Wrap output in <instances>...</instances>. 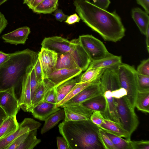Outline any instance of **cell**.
I'll list each match as a JSON object with an SVG mask.
<instances>
[{
	"label": "cell",
	"instance_id": "cell-1",
	"mask_svg": "<svg viewBox=\"0 0 149 149\" xmlns=\"http://www.w3.org/2000/svg\"><path fill=\"white\" fill-rule=\"evenodd\" d=\"M73 5L81 19L104 40L116 42L125 36V28L115 10L110 12L88 0H75Z\"/></svg>",
	"mask_w": 149,
	"mask_h": 149
},
{
	"label": "cell",
	"instance_id": "cell-2",
	"mask_svg": "<svg viewBox=\"0 0 149 149\" xmlns=\"http://www.w3.org/2000/svg\"><path fill=\"white\" fill-rule=\"evenodd\" d=\"M38 57L37 52L27 49L10 53L9 58L0 65V91L11 93L18 101L20 108L23 99V80Z\"/></svg>",
	"mask_w": 149,
	"mask_h": 149
},
{
	"label": "cell",
	"instance_id": "cell-3",
	"mask_svg": "<svg viewBox=\"0 0 149 149\" xmlns=\"http://www.w3.org/2000/svg\"><path fill=\"white\" fill-rule=\"evenodd\" d=\"M68 149H104L100 139V128L90 120H63L58 126Z\"/></svg>",
	"mask_w": 149,
	"mask_h": 149
},
{
	"label": "cell",
	"instance_id": "cell-4",
	"mask_svg": "<svg viewBox=\"0 0 149 149\" xmlns=\"http://www.w3.org/2000/svg\"><path fill=\"white\" fill-rule=\"evenodd\" d=\"M116 67L104 69L99 78L102 94L104 97L106 106L102 115L105 119L120 123L112 91L121 87Z\"/></svg>",
	"mask_w": 149,
	"mask_h": 149
},
{
	"label": "cell",
	"instance_id": "cell-5",
	"mask_svg": "<svg viewBox=\"0 0 149 149\" xmlns=\"http://www.w3.org/2000/svg\"><path fill=\"white\" fill-rule=\"evenodd\" d=\"M121 87L127 92L125 96L132 108L134 109L137 94L138 91V74L133 66L121 63L116 68Z\"/></svg>",
	"mask_w": 149,
	"mask_h": 149
},
{
	"label": "cell",
	"instance_id": "cell-6",
	"mask_svg": "<svg viewBox=\"0 0 149 149\" xmlns=\"http://www.w3.org/2000/svg\"><path fill=\"white\" fill-rule=\"evenodd\" d=\"M120 123L131 135L139 123L134 109L132 108L125 96L119 98H114Z\"/></svg>",
	"mask_w": 149,
	"mask_h": 149
},
{
	"label": "cell",
	"instance_id": "cell-7",
	"mask_svg": "<svg viewBox=\"0 0 149 149\" xmlns=\"http://www.w3.org/2000/svg\"><path fill=\"white\" fill-rule=\"evenodd\" d=\"M79 43L87 53L91 62L100 60L111 54L103 43L91 35L79 36Z\"/></svg>",
	"mask_w": 149,
	"mask_h": 149
},
{
	"label": "cell",
	"instance_id": "cell-8",
	"mask_svg": "<svg viewBox=\"0 0 149 149\" xmlns=\"http://www.w3.org/2000/svg\"><path fill=\"white\" fill-rule=\"evenodd\" d=\"M76 39L69 40L61 36L45 38L42 41V47L53 51L58 55L71 52L74 48Z\"/></svg>",
	"mask_w": 149,
	"mask_h": 149
},
{
	"label": "cell",
	"instance_id": "cell-9",
	"mask_svg": "<svg viewBox=\"0 0 149 149\" xmlns=\"http://www.w3.org/2000/svg\"><path fill=\"white\" fill-rule=\"evenodd\" d=\"M41 125L39 122L30 118H26L19 124L18 129L12 134L0 140V149H6L16 138L22 134L38 129Z\"/></svg>",
	"mask_w": 149,
	"mask_h": 149
},
{
	"label": "cell",
	"instance_id": "cell-10",
	"mask_svg": "<svg viewBox=\"0 0 149 149\" xmlns=\"http://www.w3.org/2000/svg\"><path fill=\"white\" fill-rule=\"evenodd\" d=\"M82 71L80 69H55L45 79L55 88L79 76Z\"/></svg>",
	"mask_w": 149,
	"mask_h": 149
},
{
	"label": "cell",
	"instance_id": "cell-11",
	"mask_svg": "<svg viewBox=\"0 0 149 149\" xmlns=\"http://www.w3.org/2000/svg\"><path fill=\"white\" fill-rule=\"evenodd\" d=\"M44 79L56 69L58 54L47 49L41 48L38 53Z\"/></svg>",
	"mask_w": 149,
	"mask_h": 149
},
{
	"label": "cell",
	"instance_id": "cell-12",
	"mask_svg": "<svg viewBox=\"0 0 149 149\" xmlns=\"http://www.w3.org/2000/svg\"><path fill=\"white\" fill-rule=\"evenodd\" d=\"M101 94L98 79L97 81L86 87L60 107L81 104L86 101Z\"/></svg>",
	"mask_w": 149,
	"mask_h": 149
},
{
	"label": "cell",
	"instance_id": "cell-13",
	"mask_svg": "<svg viewBox=\"0 0 149 149\" xmlns=\"http://www.w3.org/2000/svg\"><path fill=\"white\" fill-rule=\"evenodd\" d=\"M0 107L8 117L16 116L20 108L15 97L6 91H0Z\"/></svg>",
	"mask_w": 149,
	"mask_h": 149
},
{
	"label": "cell",
	"instance_id": "cell-14",
	"mask_svg": "<svg viewBox=\"0 0 149 149\" xmlns=\"http://www.w3.org/2000/svg\"><path fill=\"white\" fill-rule=\"evenodd\" d=\"M30 32L29 27L24 26L3 34L1 37L5 42L11 44L16 45L24 44L28 39Z\"/></svg>",
	"mask_w": 149,
	"mask_h": 149
},
{
	"label": "cell",
	"instance_id": "cell-15",
	"mask_svg": "<svg viewBox=\"0 0 149 149\" xmlns=\"http://www.w3.org/2000/svg\"><path fill=\"white\" fill-rule=\"evenodd\" d=\"M78 68L83 71L88 68L91 61L89 56L79 43V39H76L74 48L70 52Z\"/></svg>",
	"mask_w": 149,
	"mask_h": 149
},
{
	"label": "cell",
	"instance_id": "cell-16",
	"mask_svg": "<svg viewBox=\"0 0 149 149\" xmlns=\"http://www.w3.org/2000/svg\"><path fill=\"white\" fill-rule=\"evenodd\" d=\"M56 105L43 101L34 107L31 112L34 118L45 121L49 116L60 109L56 107Z\"/></svg>",
	"mask_w": 149,
	"mask_h": 149
},
{
	"label": "cell",
	"instance_id": "cell-17",
	"mask_svg": "<svg viewBox=\"0 0 149 149\" xmlns=\"http://www.w3.org/2000/svg\"><path fill=\"white\" fill-rule=\"evenodd\" d=\"M99 127L106 132L131 140V135L120 123L105 118L104 123Z\"/></svg>",
	"mask_w": 149,
	"mask_h": 149
},
{
	"label": "cell",
	"instance_id": "cell-18",
	"mask_svg": "<svg viewBox=\"0 0 149 149\" xmlns=\"http://www.w3.org/2000/svg\"><path fill=\"white\" fill-rule=\"evenodd\" d=\"M148 13L141 8L136 7L132 10V17L141 32L146 35L149 27V16Z\"/></svg>",
	"mask_w": 149,
	"mask_h": 149
},
{
	"label": "cell",
	"instance_id": "cell-19",
	"mask_svg": "<svg viewBox=\"0 0 149 149\" xmlns=\"http://www.w3.org/2000/svg\"><path fill=\"white\" fill-rule=\"evenodd\" d=\"M24 77L22 81L23 99L20 107L24 111L31 112L32 108L31 91L30 82V72Z\"/></svg>",
	"mask_w": 149,
	"mask_h": 149
},
{
	"label": "cell",
	"instance_id": "cell-20",
	"mask_svg": "<svg viewBox=\"0 0 149 149\" xmlns=\"http://www.w3.org/2000/svg\"><path fill=\"white\" fill-rule=\"evenodd\" d=\"M122 63L121 57L111 54L99 60L92 61L88 68L104 69L117 66Z\"/></svg>",
	"mask_w": 149,
	"mask_h": 149
},
{
	"label": "cell",
	"instance_id": "cell-21",
	"mask_svg": "<svg viewBox=\"0 0 149 149\" xmlns=\"http://www.w3.org/2000/svg\"><path fill=\"white\" fill-rule=\"evenodd\" d=\"M81 104L90 110L93 111H99L102 113L105 109L106 101L104 97L101 94L86 101Z\"/></svg>",
	"mask_w": 149,
	"mask_h": 149
},
{
	"label": "cell",
	"instance_id": "cell-22",
	"mask_svg": "<svg viewBox=\"0 0 149 149\" xmlns=\"http://www.w3.org/2000/svg\"><path fill=\"white\" fill-rule=\"evenodd\" d=\"M19 125L16 116L8 117L0 126V140L14 132L18 129Z\"/></svg>",
	"mask_w": 149,
	"mask_h": 149
},
{
	"label": "cell",
	"instance_id": "cell-23",
	"mask_svg": "<svg viewBox=\"0 0 149 149\" xmlns=\"http://www.w3.org/2000/svg\"><path fill=\"white\" fill-rule=\"evenodd\" d=\"M65 114L63 109H61L49 116L45 121L41 130L42 134H44L55 126L61 120L64 119Z\"/></svg>",
	"mask_w": 149,
	"mask_h": 149
},
{
	"label": "cell",
	"instance_id": "cell-24",
	"mask_svg": "<svg viewBox=\"0 0 149 149\" xmlns=\"http://www.w3.org/2000/svg\"><path fill=\"white\" fill-rule=\"evenodd\" d=\"M78 82L77 79L73 78L55 88L57 104L67 96Z\"/></svg>",
	"mask_w": 149,
	"mask_h": 149
},
{
	"label": "cell",
	"instance_id": "cell-25",
	"mask_svg": "<svg viewBox=\"0 0 149 149\" xmlns=\"http://www.w3.org/2000/svg\"><path fill=\"white\" fill-rule=\"evenodd\" d=\"M79 69L74 61L70 52L58 54L56 69Z\"/></svg>",
	"mask_w": 149,
	"mask_h": 149
},
{
	"label": "cell",
	"instance_id": "cell-26",
	"mask_svg": "<svg viewBox=\"0 0 149 149\" xmlns=\"http://www.w3.org/2000/svg\"><path fill=\"white\" fill-rule=\"evenodd\" d=\"M135 107L142 112H149V90L138 91L136 98Z\"/></svg>",
	"mask_w": 149,
	"mask_h": 149
},
{
	"label": "cell",
	"instance_id": "cell-27",
	"mask_svg": "<svg viewBox=\"0 0 149 149\" xmlns=\"http://www.w3.org/2000/svg\"><path fill=\"white\" fill-rule=\"evenodd\" d=\"M58 0H44L32 10L37 14H50L57 8Z\"/></svg>",
	"mask_w": 149,
	"mask_h": 149
},
{
	"label": "cell",
	"instance_id": "cell-28",
	"mask_svg": "<svg viewBox=\"0 0 149 149\" xmlns=\"http://www.w3.org/2000/svg\"><path fill=\"white\" fill-rule=\"evenodd\" d=\"M53 88V86L44 79L41 83L32 100V108L43 101L44 96L48 90Z\"/></svg>",
	"mask_w": 149,
	"mask_h": 149
},
{
	"label": "cell",
	"instance_id": "cell-29",
	"mask_svg": "<svg viewBox=\"0 0 149 149\" xmlns=\"http://www.w3.org/2000/svg\"><path fill=\"white\" fill-rule=\"evenodd\" d=\"M99 78L93 81L81 83L77 82L67 96L62 100L56 105V107H60L86 87L97 81L98 80Z\"/></svg>",
	"mask_w": 149,
	"mask_h": 149
},
{
	"label": "cell",
	"instance_id": "cell-30",
	"mask_svg": "<svg viewBox=\"0 0 149 149\" xmlns=\"http://www.w3.org/2000/svg\"><path fill=\"white\" fill-rule=\"evenodd\" d=\"M37 130L36 129L29 132L24 141L17 149H32L40 143L41 140L37 137Z\"/></svg>",
	"mask_w": 149,
	"mask_h": 149
},
{
	"label": "cell",
	"instance_id": "cell-31",
	"mask_svg": "<svg viewBox=\"0 0 149 149\" xmlns=\"http://www.w3.org/2000/svg\"><path fill=\"white\" fill-rule=\"evenodd\" d=\"M105 69V68H104ZM104 69L87 68L79 78V83H84L97 79Z\"/></svg>",
	"mask_w": 149,
	"mask_h": 149
},
{
	"label": "cell",
	"instance_id": "cell-32",
	"mask_svg": "<svg viewBox=\"0 0 149 149\" xmlns=\"http://www.w3.org/2000/svg\"><path fill=\"white\" fill-rule=\"evenodd\" d=\"M117 149H131L130 141L122 137L106 132Z\"/></svg>",
	"mask_w": 149,
	"mask_h": 149
},
{
	"label": "cell",
	"instance_id": "cell-33",
	"mask_svg": "<svg viewBox=\"0 0 149 149\" xmlns=\"http://www.w3.org/2000/svg\"><path fill=\"white\" fill-rule=\"evenodd\" d=\"M65 114L64 120L65 121H77L88 120L90 117L84 115L71 111L65 107H62Z\"/></svg>",
	"mask_w": 149,
	"mask_h": 149
},
{
	"label": "cell",
	"instance_id": "cell-34",
	"mask_svg": "<svg viewBox=\"0 0 149 149\" xmlns=\"http://www.w3.org/2000/svg\"><path fill=\"white\" fill-rule=\"evenodd\" d=\"M98 133L100 139L104 149H117L105 132L100 128Z\"/></svg>",
	"mask_w": 149,
	"mask_h": 149
},
{
	"label": "cell",
	"instance_id": "cell-35",
	"mask_svg": "<svg viewBox=\"0 0 149 149\" xmlns=\"http://www.w3.org/2000/svg\"><path fill=\"white\" fill-rule=\"evenodd\" d=\"M30 82L32 100L41 84L37 80L33 67L30 72Z\"/></svg>",
	"mask_w": 149,
	"mask_h": 149
},
{
	"label": "cell",
	"instance_id": "cell-36",
	"mask_svg": "<svg viewBox=\"0 0 149 149\" xmlns=\"http://www.w3.org/2000/svg\"><path fill=\"white\" fill-rule=\"evenodd\" d=\"M71 111L84 115L89 117L93 112L90 110L83 106L81 104L73 105L63 106Z\"/></svg>",
	"mask_w": 149,
	"mask_h": 149
},
{
	"label": "cell",
	"instance_id": "cell-37",
	"mask_svg": "<svg viewBox=\"0 0 149 149\" xmlns=\"http://www.w3.org/2000/svg\"><path fill=\"white\" fill-rule=\"evenodd\" d=\"M138 91L149 90V76L138 74Z\"/></svg>",
	"mask_w": 149,
	"mask_h": 149
},
{
	"label": "cell",
	"instance_id": "cell-38",
	"mask_svg": "<svg viewBox=\"0 0 149 149\" xmlns=\"http://www.w3.org/2000/svg\"><path fill=\"white\" fill-rule=\"evenodd\" d=\"M136 71L138 74L149 76V58L143 60Z\"/></svg>",
	"mask_w": 149,
	"mask_h": 149
},
{
	"label": "cell",
	"instance_id": "cell-39",
	"mask_svg": "<svg viewBox=\"0 0 149 149\" xmlns=\"http://www.w3.org/2000/svg\"><path fill=\"white\" fill-rule=\"evenodd\" d=\"M105 118L101 113L99 111H94L91 114L90 119L98 127L104 122Z\"/></svg>",
	"mask_w": 149,
	"mask_h": 149
},
{
	"label": "cell",
	"instance_id": "cell-40",
	"mask_svg": "<svg viewBox=\"0 0 149 149\" xmlns=\"http://www.w3.org/2000/svg\"><path fill=\"white\" fill-rule=\"evenodd\" d=\"M131 149H149L148 140L130 141Z\"/></svg>",
	"mask_w": 149,
	"mask_h": 149
},
{
	"label": "cell",
	"instance_id": "cell-41",
	"mask_svg": "<svg viewBox=\"0 0 149 149\" xmlns=\"http://www.w3.org/2000/svg\"><path fill=\"white\" fill-rule=\"evenodd\" d=\"M29 132L25 133L16 138L8 146L6 149H17L19 147L24 141L28 134Z\"/></svg>",
	"mask_w": 149,
	"mask_h": 149
},
{
	"label": "cell",
	"instance_id": "cell-42",
	"mask_svg": "<svg viewBox=\"0 0 149 149\" xmlns=\"http://www.w3.org/2000/svg\"><path fill=\"white\" fill-rule=\"evenodd\" d=\"M43 101L56 104L57 103L55 88H52L47 91L44 96Z\"/></svg>",
	"mask_w": 149,
	"mask_h": 149
},
{
	"label": "cell",
	"instance_id": "cell-43",
	"mask_svg": "<svg viewBox=\"0 0 149 149\" xmlns=\"http://www.w3.org/2000/svg\"><path fill=\"white\" fill-rule=\"evenodd\" d=\"M33 68L37 79L40 83H41L43 81L44 77L38 57L33 66Z\"/></svg>",
	"mask_w": 149,
	"mask_h": 149
},
{
	"label": "cell",
	"instance_id": "cell-44",
	"mask_svg": "<svg viewBox=\"0 0 149 149\" xmlns=\"http://www.w3.org/2000/svg\"><path fill=\"white\" fill-rule=\"evenodd\" d=\"M95 5L103 9L106 10L111 3L110 0H88Z\"/></svg>",
	"mask_w": 149,
	"mask_h": 149
},
{
	"label": "cell",
	"instance_id": "cell-45",
	"mask_svg": "<svg viewBox=\"0 0 149 149\" xmlns=\"http://www.w3.org/2000/svg\"><path fill=\"white\" fill-rule=\"evenodd\" d=\"M53 15L56 19L60 22L66 20L68 15L65 14L61 9H56L54 12Z\"/></svg>",
	"mask_w": 149,
	"mask_h": 149
},
{
	"label": "cell",
	"instance_id": "cell-46",
	"mask_svg": "<svg viewBox=\"0 0 149 149\" xmlns=\"http://www.w3.org/2000/svg\"><path fill=\"white\" fill-rule=\"evenodd\" d=\"M56 141L58 149H68L67 143L63 137L57 136Z\"/></svg>",
	"mask_w": 149,
	"mask_h": 149
},
{
	"label": "cell",
	"instance_id": "cell-47",
	"mask_svg": "<svg viewBox=\"0 0 149 149\" xmlns=\"http://www.w3.org/2000/svg\"><path fill=\"white\" fill-rule=\"evenodd\" d=\"M81 19L76 13L68 16L65 22L69 24H72L76 22H79Z\"/></svg>",
	"mask_w": 149,
	"mask_h": 149
},
{
	"label": "cell",
	"instance_id": "cell-48",
	"mask_svg": "<svg viewBox=\"0 0 149 149\" xmlns=\"http://www.w3.org/2000/svg\"><path fill=\"white\" fill-rule=\"evenodd\" d=\"M8 21L4 15L0 12V35L8 24Z\"/></svg>",
	"mask_w": 149,
	"mask_h": 149
},
{
	"label": "cell",
	"instance_id": "cell-49",
	"mask_svg": "<svg viewBox=\"0 0 149 149\" xmlns=\"http://www.w3.org/2000/svg\"><path fill=\"white\" fill-rule=\"evenodd\" d=\"M137 3L141 6L145 11L149 14V0H136Z\"/></svg>",
	"mask_w": 149,
	"mask_h": 149
},
{
	"label": "cell",
	"instance_id": "cell-50",
	"mask_svg": "<svg viewBox=\"0 0 149 149\" xmlns=\"http://www.w3.org/2000/svg\"><path fill=\"white\" fill-rule=\"evenodd\" d=\"M10 53L7 54L0 51V65L6 61L10 58Z\"/></svg>",
	"mask_w": 149,
	"mask_h": 149
},
{
	"label": "cell",
	"instance_id": "cell-51",
	"mask_svg": "<svg viewBox=\"0 0 149 149\" xmlns=\"http://www.w3.org/2000/svg\"><path fill=\"white\" fill-rule=\"evenodd\" d=\"M43 0H33L30 3L27 4V5L30 9L32 10Z\"/></svg>",
	"mask_w": 149,
	"mask_h": 149
},
{
	"label": "cell",
	"instance_id": "cell-52",
	"mask_svg": "<svg viewBox=\"0 0 149 149\" xmlns=\"http://www.w3.org/2000/svg\"><path fill=\"white\" fill-rule=\"evenodd\" d=\"M8 117L5 111L0 107V126Z\"/></svg>",
	"mask_w": 149,
	"mask_h": 149
},
{
	"label": "cell",
	"instance_id": "cell-53",
	"mask_svg": "<svg viewBox=\"0 0 149 149\" xmlns=\"http://www.w3.org/2000/svg\"><path fill=\"white\" fill-rule=\"evenodd\" d=\"M146 44L147 47V49L148 52H149V27H148L146 33Z\"/></svg>",
	"mask_w": 149,
	"mask_h": 149
},
{
	"label": "cell",
	"instance_id": "cell-54",
	"mask_svg": "<svg viewBox=\"0 0 149 149\" xmlns=\"http://www.w3.org/2000/svg\"><path fill=\"white\" fill-rule=\"evenodd\" d=\"M33 0H24V4H26L27 5L30 3Z\"/></svg>",
	"mask_w": 149,
	"mask_h": 149
},
{
	"label": "cell",
	"instance_id": "cell-55",
	"mask_svg": "<svg viewBox=\"0 0 149 149\" xmlns=\"http://www.w3.org/2000/svg\"><path fill=\"white\" fill-rule=\"evenodd\" d=\"M8 0H0V6Z\"/></svg>",
	"mask_w": 149,
	"mask_h": 149
}]
</instances>
